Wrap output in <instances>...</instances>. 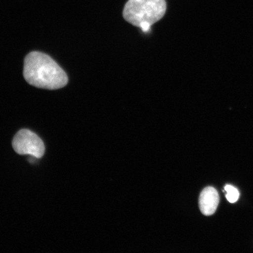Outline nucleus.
Listing matches in <instances>:
<instances>
[{
  "label": "nucleus",
  "instance_id": "nucleus-3",
  "mask_svg": "<svg viewBox=\"0 0 253 253\" xmlns=\"http://www.w3.org/2000/svg\"><path fill=\"white\" fill-rule=\"evenodd\" d=\"M12 147L20 155H31L42 157L45 151V145L39 136L27 129H21L14 136Z\"/></svg>",
  "mask_w": 253,
  "mask_h": 253
},
{
  "label": "nucleus",
  "instance_id": "nucleus-4",
  "mask_svg": "<svg viewBox=\"0 0 253 253\" xmlns=\"http://www.w3.org/2000/svg\"><path fill=\"white\" fill-rule=\"evenodd\" d=\"M219 195L217 190L209 186L202 191L199 199V208L205 216H211L216 211L219 204Z\"/></svg>",
  "mask_w": 253,
  "mask_h": 253
},
{
  "label": "nucleus",
  "instance_id": "nucleus-5",
  "mask_svg": "<svg viewBox=\"0 0 253 253\" xmlns=\"http://www.w3.org/2000/svg\"><path fill=\"white\" fill-rule=\"evenodd\" d=\"M224 190L227 192L226 195V199L230 203H235V202L238 201L240 193L237 189L232 185H227L224 187Z\"/></svg>",
  "mask_w": 253,
  "mask_h": 253
},
{
  "label": "nucleus",
  "instance_id": "nucleus-1",
  "mask_svg": "<svg viewBox=\"0 0 253 253\" xmlns=\"http://www.w3.org/2000/svg\"><path fill=\"white\" fill-rule=\"evenodd\" d=\"M23 73L28 84L45 89H58L68 82L67 75L58 63L40 52H32L25 57Z\"/></svg>",
  "mask_w": 253,
  "mask_h": 253
},
{
  "label": "nucleus",
  "instance_id": "nucleus-2",
  "mask_svg": "<svg viewBox=\"0 0 253 253\" xmlns=\"http://www.w3.org/2000/svg\"><path fill=\"white\" fill-rule=\"evenodd\" d=\"M166 9V0H128L123 14L128 23L148 33L151 25L164 17Z\"/></svg>",
  "mask_w": 253,
  "mask_h": 253
}]
</instances>
